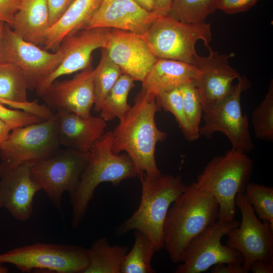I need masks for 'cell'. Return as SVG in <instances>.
<instances>
[{
    "mask_svg": "<svg viewBox=\"0 0 273 273\" xmlns=\"http://www.w3.org/2000/svg\"><path fill=\"white\" fill-rule=\"evenodd\" d=\"M160 109L155 97L141 92L113 131V152L126 153L139 178L143 174L156 176L161 173L155 159V148L158 142L166 140L167 134L159 129L155 122L156 113Z\"/></svg>",
    "mask_w": 273,
    "mask_h": 273,
    "instance_id": "6da1fadb",
    "label": "cell"
},
{
    "mask_svg": "<svg viewBox=\"0 0 273 273\" xmlns=\"http://www.w3.org/2000/svg\"><path fill=\"white\" fill-rule=\"evenodd\" d=\"M218 203L211 194L187 187L173 202L163 226L164 248L174 263L181 262L190 242L218 219Z\"/></svg>",
    "mask_w": 273,
    "mask_h": 273,
    "instance_id": "7a4b0ae2",
    "label": "cell"
},
{
    "mask_svg": "<svg viewBox=\"0 0 273 273\" xmlns=\"http://www.w3.org/2000/svg\"><path fill=\"white\" fill-rule=\"evenodd\" d=\"M113 131L105 132L88 152L87 164L74 192L70 195L71 226L77 229L87 212L97 187L102 183L118 186L123 180L138 177L136 168L126 153L113 152Z\"/></svg>",
    "mask_w": 273,
    "mask_h": 273,
    "instance_id": "3957f363",
    "label": "cell"
},
{
    "mask_svg": "<svg viewBox=\"0 0 273 273\" xmlns=\"http://www.w3.org/2000/svg\"><path fill=\"white\" fill-rule=\"evenodd\" d=\"M142 195L139 207L130 217L115 229L116 236L138 230L150 240L156 251L164 248L163 226L171 204L187 185L180 175L161 173L156 176L146 174L140 178Z\"/></svg>",
    "mask_w": 273,
    "mask_h": 273,
    "instance_id": "277c9868",
    "label": "cell"
},
{
    "mask_svg": "<svg viewBox=\"0 0 273 273\" xmlns=\"http://www.w3.org/2000/svg\"><path fill=\"white\" fill-rule=\"evenodd\" d=\"M253 167L247 153L232 148L224 155L214 157L198 175L196 187L213 195L218 203V219H235L236 196L244 193Z\"/></svg>",
    "mask_w": 273,
    "mask_h": 273,
    "instance_id": "5b68a950",
    "label": "cell"
},
{
    "mask_svg": "<svg viewBox=\"0 0 273 273\" xmlns=\"http://www.w3.org/2000/svg\"><path fill=\"white\" fill-rule=\"evenodd\" d=\"M143 35L157 59L174 60L191 64L197 54L196 42L202 40L208 50L212 39L210 23H185L168 15L158 17Z\"/></svg>",
    "mask_w": 273,
    "mask_h": 273,
    "instance_id": "8992f818",
    "label": "cell"
},
{
    "mask_svg": "<svg viewBox=\"0 0 273 273\" xmlns=\"http://www.w3.org/2000/svg\"><path fill=\"white\" fill-rule=\"evenodd\" d=\"M0 263L13 264L22 272L83 273L88 257L82 246L37 242L0 254Z\"/></svg>",
    "mask_w": 273,
    "mask_h": 273,
    "instance_id": "52a82bcc",
    "label": "cell"
},
{
    "mask_svg": "<svg viewBox=\"0 0 273 273\" xmlns=\"http://www.w3.org/2000/svg\"><path fill=\"white\" fill-rule=\"evenodd\" d=\"M88 158V152L64 148L31 167L32 177L58 210L64 193L70 196L76 190Z\"/></svg>",
    "mask_w": 273,
    "mask_h": 273,
    "instance_id": "ba28073f",
    "label": "cell"
},
{
    "mask_svg": "<svg viewBox=\"0 0 273 273\" xmlns=\"http://www.w3.org/2000/svg\"><path fill=\"white\" fill-rule=\"evenodd\" d=\"M54 115L49 119L11 130L0 147L6 167L34 165L60 149Z\"/></svg>",
    "mask_w": 273,
    "mask_h": 273,
    "instance_id": "9c48e42d",
    "label": "cell"
},
{
    "mask_svg": "<svg viewBox=\"0 0 273 273\" xmlns=\"http://www.w3.org/2000/svg\"><path fill=\"white\" fill-rule=\"evenodd\" d=\"M235 219L214 222L195 237L188 245L174 273H200L220 263L243 264L244 257L238 250L223 245L221 239L239 226Z\"/></svg>",
    "mask_w": 273,
    "mask_h": 273,
    "instance_id": "30bf717a",
    "label": "cell"
},
{
    "mask_svg": "<svg viewBox=\"0 0 273 273\" xmlns=\"http://www.w3.org/2000/svg\"><path fill=\"white\" fill-rule=\"evenodd\" d=\"M250 86L247 78L241 76L228 97L203 112L204 124L200 127V135L210 139L215 132H221L229 139L232 148L246 153L253 150L254 146L249 129L248 118L243 113L241 106V94Z\"/></svg>",
    "mask_w": 273,
    "mask_h": 273,
    "instance_id": "8fae6325",
    "label": "cell"
},
{
    "mask_svg": "<svg viewBox=\"0 0 273 273\" xmlns=\"http://www.w3.org/2000/svg\"><path fill=\"white\" fill-rule=\"evenodd\" d=\"M63 55L60 48L51 52L25 41L5 24L0 42V62L19 67L27 79L30 89L36 91L39 87L59 66Z\"/></svg>",
    "mask_w": 273,
    "mask_h": 273,
    "instance_id": "7c38bea8",
    "label": "cell"
},
{
    "mask_svg": "<svg viewBox=\"0 0 273 273\" xmlns=\"http://www.w3.org/2000/svg\"><path fill=\"white\" fill-rule=\"evenodd\" d=\"M235 203L242 220L239 226L228 233L227 246L240 252L244 257L245 273L255 260L273 264V225L259 220L244 193L238 194Z\"/></svg>",
    "mask_w": 273,
    "mask_h": 273,
    "instance_id": "4fadbf2b",
    "label": "cell"
},
{
    "mask_svg": "<svg viewBox=\"0 0 273 273\" xmlns=\"http://www.w3.org/2000/svg\"><path fill=\"white\" fill-rule=\"evenodd\" d=\"M206 57L196 54L192 64L199 71L194 82L198 90L203 112L217 105L233 91V81L241 75L229 65V60L235 54H220L208 49Z\"/></svg>",
    "mask_w": 273,
    "mask_h": 273,
    "instance_id": "5bb4252c",
    "label": "cell"
},
{
    "mask_svg": "<svg viewBox=\"0 0 273 273\" xmlns=\"http://www.w3.org/2000/svg\"><path fill=\"white\" fill-rule=\"evenodd\" d=\"M111 28L96 27L80 30L64 39L60 46L64 53L57 68L36 90L39 96L61 76L81 71L91 65L93 52L106 48Z\"/></svg>",
    "mask_w": 273,
    "mask_h": 273,
    "instance_id": "9a60e30c",
    "label": "cell"
},
{
    "mask_svg": "<svg viewBox=\"0 0 273 273\" xmlns=\"http://www.w3.org/2000/svg\"><path fill=\"white\" fill-rule=\"evenodd\" d=\"M94 69L90 65L70 79L55 80L40 96L45 105L56 111L91 115L95 104Z\"/></svg>",
    "mask_w": 273,
    "mask_h": 273,
    "instance_id": "2e32d148",
    "label": "cell"
},
{
    "mask_svg": "<svg viewBox=\"0 0 273 273\" xmlns=\"http://www.w3.org/2000/svg\"><path fill=\"white\" fill-rule=\"evenodd\" d=\"M110 59L122 73L143 81L158 59L142 34L111 29L106 48Z\"/></svg>",
    "mask_w": 273,
    "mask_h": 273,
    "instance_id": "e0dca14e",
    "label": "cell"
},
{
    "mask_svg": "<svg viewBox=\"0 0 273 273\" xmlns=\"http://www.w3.org/2000/svg\"><path fill=\"white\" fill-rule=\"evenodd\" d=\"M1 166L0 188L3 207L17 220L26 221L33 213L34 196L41 191L31 175L33 165L23 164L10 168Z\"/></svg>",
    "mask_w": 273,
    "mask_h": 273,
    "instance_id": "ac0fdd59",
    "label": "cell"
},
{
    "mask_svg": "<svg viewBox=\"0 0 273 273\" xmlns=\"http://www.w3.org/2000/svg\"><path fill=\"white\" fill-rule=\"evenodd\" d=\"M158 17L133 0H102L83 29L109 28L143 35Z\"/></svg>",
    "mask_w": 273,
    "mask_h": 273,
    "instance_id": "d6986e66",
    "label": "cell"
},
{
    "mask_svg": "<svg viewBox=\"0 0 273 273\" xmlns=\"http://www.w3.org/2000/svg\"><path fill=\"white\" fill-rule=\"evenodd\" d=\"M56 132L61 146L87 153L104 133L106 123L101 117H83L71 112L54 113Z\"/></svg>",
    "mask_w": 273,
    "mask_h": 273,
    "instance_id": "ffe728a7",
    "label": "cell"
},
{
    "mask_svg": "<svg viewBox=\"0 0 273 273\" xmlns=\"http://www.w3.org/2000/svg\"><path fill=\"white\" fill-rule=\"evenodd\" d=\"M28 89L27 79L19 67L0 62V99L9 103L12 108L31 112L44 120L51 118L54 113L45 104L28 100Z\"/></svg>",
    "mask_w": 273,
    "mask_h": 273,
    "instance_id": "44dd1931",
    "label": "cell"
},
{
    "mask_svg": "<svg viewBox=\"0 0 273 273\" xmlns=\"http://www.w3.org/2000/svg\"><path fill=\"white\" fill-rule=\"evenodd\" d=\"M199 73L191 64L174 60L158 59L142 81L141 92L156 97L161 93L195 81Z\"/></svg>",
    "mask_w": 273,
    "mask_h": 273,
    "instance_id": "7402d4cb",
    "label": "cell"
},
{
    "mask_svg": "<svg viewBox=\"0 0 273 273\" xmlns=\"http://www.w3.org/2000/svg\"><path fill=\"white\" fill-rule=\"evenodd\" d=\"M50 26L47 0H22L10 26L21 38L39 47L44 45Z\"/></svg>",
    "mask_w": 273,
    "mask_h": 273,
    "instance_id": "603a6c76",
    "label": "cell"
},
{
    "mask_svg": "<svg viewBox=\"0 0 273 273\" xmlns=\"http://www.w3.org/2000/svg\"><path fill=\"white\" fill-rule=\"evenodd\" d=\"M102 0H74L60 18L49 28L43 46L57 51L67 36L83 29Z\"/></svg>",
    "mask_w": 273,
    "mask_h": 273,
    "instance_id": "cb8c5ba5",
    "label": "cell"
},
{
    "mask_svg": "<svg viewBox=\"0 0 273 273\" xmlns=\"http://www.w3.org/2000/svg\"><path fill=\"white\" fill-rule=\"evenodd\" d=\"M126 246L111 245L106 237L96 239L87 249L88 264L83 273H120Z\"/></svg>",
    "mask_w": 273,
    "mask_h": 273,
    "instance_id": "d4e9b609",
    "label": "cell"
},
{
    "mask_svg": "<svg viewBox=\"0 0 273 273\" xmlns=\"http://www.w3.org/2000/svg\"><path fill=\"white\" fill-rule=\"evenodd\" d=\"M134 79L122 73L106 95L101 107L100 117L106 122L120 119L130 108L127 98L134 86Z\"/></svg>",
    "mask_w": 273,
    "mask_h": 273,
    "instance_id": "484cf974",
    "label": "cell"
},
{
    "mask_svg": "<svg viewBox=\"0 0 273 273\" xmlns=\"http://www.w3.org/2000/svg\"><path fill=\"white\" fill-rule=\"evenodd\" d=\"M131 249L122 261L120 273H155L151 262L156 250L150 240L142 232L134 230Z\"/></svg>",
    "mask_w": 273,
    "mask_h": 273,
    "instance_id": "4316f807",
    "label": "cell"
},
{
    "mask_svg": "<svg viewBox=\"0 0 273 273\" xmlns=\"http://www.w3.org/2000/svg\"><path fill=\"white\" fill-rule=\"evenodd\" d=\"M122 73L119 67L108 56L106 49L102 48L101 59L94 69L95 111L100 112L106 95Z\"/></svg>",
    "mask_w": 273,
    "mask_h": 273,
    "instance_id": "83f0119b",
    "label": "cell"
},
{
    "mask_svg": "<svg viewBox=\"0 0 273 273\" xmlns=\"http://www.w3.org/2000/svg\"><path fill=\"white\" fill-rule=\"evenodd\" d=\"M218 0H172L168 16L185 23L205 22L217 10Z\"/></svg>",
    "mask_w": 273,
    "mask_h": 273,
    "instance_id": "f1b7e54d",
    "label": "cell"
},
{
    "mask_svg": "<svg viewBox=\"0 0 273 273\" xmlns=\"http://www.w3.org/2000/svg\"><path fill=\"white\" fill-rule=\"evenodd\" d=\"M252 123L257 138L273 141V80L270 82L267 93L252 114Z\"/></svg>",
    "mask_w": 273,
    "mask_h": 273,
    "instance_id": "f546056e",
    "label": "cell"
},
{
    "mask_svg": "<svg viewBox=\"0 0 273 273\" xmlns=\"http://www.w3.org/2000/svg\"><path fill=\"white\" fill-rule=\"evenodd\" d=\"M244 194L259 218L273 225V188L249 183Z\"/></svg>",
    "mask_w": 273,
    "mask_h": 273,
    "instance_id": "4dcf8cb0",
    "label": "cell"
},
{
    "mask_svg": "<svg viewBox=\"0 0 273 273\" xmlns=\"http://www.w3.org/2000/svg\"><path fill=\"white\" fill-rule=\"evenodd\" d=\"M179 89L186 119L196 141L200 136V125L203 113L200 95L194 81L183 84Z\"/></svg>",
    "mask_w": 273,
    "mask_h": 273,
    "instance_id": "1f68e13d",
    "label": "cell"
},
{
    "mask_svg": "<svg viewBox=\"0 0 273 273\" xmlns=\"http://www.w3.org/2000/svg\"><path fill=\"white\" fill-rule=\"evenodd\" d=\"M156 102L160 109L174 115L185 138L189 142L195 141L185 114L179 88L160 93L156 97Z\"/></svg>",
    "mask_w": 273,
    "mask_h": 273,
    "instance_id": "d6a6232c",
    "label": "cell"
},
{
    "mask_svg": "<svg viewBox=\"0 0 273 273\" xmlns=\"http://www.w3.org/2000/svg\"><path fill=\"white\" fill-rule=\"evenodd\" d=\"M0 120L11 130L40 122L44 119L31 112L17 109L8 108L0 103Z\"/></svg>",
    "mask_w": 273,
    "mask_h": 273,
    "instance_id": "836d02e7",
    "label": "cell"
},
{
    "mask_svg": "<svg viewBox=\"0 0 273 273\" xmlns=\"http://www.w3.org/2000/svg\"><path fill=\"white\" fill-rule=\"evenodd\" d=\"M260 0H218L217 10L233 14L248 11Z\"/></svg>",
    "mask_w": 273,
    "mask_h": 273,
    "instance_id": "e575fe53",
    "label": "cell"
},
{
    "mask_svg": "<svg viewBox=\"0 0 273 273\" xmlns=\"http://www.w3.org/2000/svg\"><path fill=\"white\" fill-rule=\"evenodd\" d=\"M22 0H0V22L11 26Z\"/></svg>",
    "mask_w": 273,
    "mask_h": 273,
    "instance_id": "d590c367",
    "label": "cell"
},
{
    "mask_svg": "<svg viewBox=\"0 0 273 273\" xmlns=\"http://www.w3.org/2000/svg\"><path fill=\"white\" fill-rule=\"evenodd\" d=\"M51 26L56 23L74 0H47Z\"/></svg>",
    "mask_w": 273,
    "mask_h": 273,
    "instance_id": "8d00e7d4",
    "label": "cell"
},
{
    "mask_svg": "<svg viewBox=\"0 0 273 273\" xmlns=\"http://www.w3.org/2000/svg\"><path fill=\"white\" fill-rule=\"evenodd\" d=\"M212 273H245L243 264H227L223 263L212 266Z\"/></svg>",
    "mask_w": 273,
    "mask_h": 273,
    "instance_id": "74e56055",
    "label": "cell"
},
{
    "mask_svg": "<svg viewBox=\"0 0 273 273\" xmlns=\"http://www.w3.org/2000/svg\"><path fill=\"white\" fill-rule=\"evenodd\" d=\"M172 2V0H154L153 12L159 17L168 15Z\"/></svg>",
    "mask_w": 273,
    "mask_h": 273,
    "instance_id": "f35d334b",
    "label": "cell"
},
{
    "mask_svg": "<svg viewBox=\"0 0 273 273\" xmlns=\"http://www.w3.org/2000/svg\"><path fill=\"white\" fill-rule=\"evenodd\" d=\"M249 271L253 273H272L273 264L261 260H255L251 264Z\"/></svg>",
    "mask_w": 273,
    "mask_h": 273,
    "instance_id": "ab89813d",
    "label": "cell"
},
{
    "mask_svg": "<svg viewBox=\"0 0 273 273\" xmlns=\"http://www.w3.org/2000/svg\"><path fill=\"white\" fill-rule=\"evenodd\" d=\"M140 7L145 10L153 12L154 8V0H133Z\"/></svg>",
    "mask_w": 273,
    "mask_h": 273,
    "instance_id": "60d3db41",
    "label": "cell"
},
{
    "mask_svg": "<svg viewBox=\"0 0 273 273\" xmlns=\"http://www.w3.org/2000/svg\"><path fill=\"white\" fill-rule=\"evenodd\" d=\"M10 128L0 120V147L11 131Z\"/></svg>",
    "mask_w": 273,
    "mask_h": 273,
    "instance_id": "b9f144b4",
    "label": "cell"
},
{
    "mask_svg": "<svg viewBox=\"0 0 273 273\" xmlns=\"http://www.w3.org/2000/svg\"><path fill=\"white\" fill-rule=\"evenodd\" d=\"M8 269L3 266L2 264L0 263V273H7L8 272Z\"/></svg>",
    "mask_w": 273,
    "mask_h": 273,
    "instance_id": "7bdbcfd3",
    "label": "cell"
},
{
    "mask_svg": "<svg viewBox=\"0 0 273 273\" xmlns=\"http://www.w3.org/2000/svg\"><path fill=\"white\" fill-rule=\"evenodd\" d=\"M5 24V23L4 22H0V42H1V38H2Z\"/></svg>",
    "mask_w": 273,
    "mask_h": 273,
    "instance_id": "ee69618b",
    "label": "cell"
},
{
    "mask_svg": "<svg viewBox=\"0 0 273 273\" xmlns=\"http://www.w3.org/2000/svg\"><path fill=\"white\" fill-rule=\"evenodd\" d=\"M1 169H2V166H1V164L0 163V173L1 171ZM0 207H3L2 199H1V188H0Z\"/></svg>",
    "mask_w": 273,
    "mask_h": 273,
    "instance_id": "f6af8a7d",
    "label": "cell"
}]
</instances>
